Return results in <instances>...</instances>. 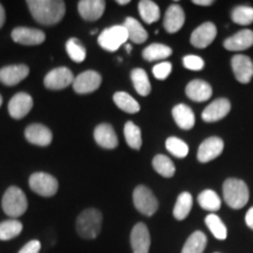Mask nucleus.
I'll return each mask as SVG.
<instances>
[{"mask_svg":"<svg viewBox=\"0 0 253 253\" xmlns=\"http://www.w3.org/2000/svg\"><path fill=\"white\" fill-rule=\"evenodd\" d=\"M27 6L34 20L45 26L60 23L66 13V4L61 0H28Z\"/></svg>","mask_w":253,"mask_h":253,"instance_id":"f257e3e1","label":"nucleus"},{"mask_svg":"<svg viewBox=\"0 0 253 253\" xmlns=\"http://www.w3.org/2000/svg\"><path fill=\"white\" fill-rule=\"evenodd\" d=\"M102 213L97 209H86L77 218V232L84 239H95L102 230Z\"/></svg>","mask_w":253,"mask_h":253,"instance_id":"f03ea898","label":"nucleus"},{"mask_svg":"<svg viewBox=\"0 0 253 253\" xmlns=\"http://www.w3.org/2000/svg\"><path fill=\"white\" fill-rule=\"evenodd\" d=\"M223 196L230 208L239 210L248 204L250 191L245 182L237 178H229L223 184Z\"/></svg>","mask_w":253,"mask_h":253,"instance_id":"7ed1b4c3","label":"nucleus"},{"mask_svg":"<svg viewBox=\"0 0 253 253\" xmlns=\"http://www.w3.org/2000/svg\"><path fill=\"white\" fill-rule=\"evenodd\" d=\"M1 208L12 219L23 216L27 211L28 202L24 191L18 186H9L2 196Z\"/></svg>","mask_w":253,"mask_h":253,"instance_id":"20e7f679","label":"nucleus"},{"mask_svg":"<svg viewBox=\"0 0 253 253\" xmlns=\"http://www.w3.org/2000/svg\"><path fill=\"white\" fill-rule=\"evenodd\" d=\"M132 202L136 210L147 217H151L158 210V201L150 189L144 185L136 186L132 194Z\"/></svg>","mask_w":253,"mask_h":253,"instance_id":"39448f33","label":"nucleus"},{"mask_svg":"<svg viewBox=\"0 0 253 253\" xmlns=\"http://www.w3.org/2000/svg\"><path fill=\"white\" fill-rule=\"evenodd\" d=\"M128 32L123 25L106 28L99 36V45L108 52H115L128 41Z\"/></svg>","mask_w":253,"mask_h":253,"instance_id":"423d86ee","label":"nucleus"},{"mask_svg":"<svg viewBox=\"0 0 253 253\" xmlns=\"http://www.w3.org/2000/svg\"><path fill=\"white\" fill-rule=\"evenodd\" d=\"M30 188L42 197H52L58 192L59 183L55 177L46 172H34L30 177Z\"/></svg>","mask_w":253,"mask_h":253,"instance_id":"0eeeda50","label":"nucleus"},{"mask_svg":"<svg viewBox=\"0 0 253 253\" xmlns=\"http://www.w3.org/2000/svg\"><path fill=\"white\" fill-rule=\"evenodd\" d=\"M74 75L67 67H59L52 69L43 79V84L50 90H61L73 84Z\"/></svg>","mask_w":253,"mask_h":253,"instance_id":"6e6552de","label":"nucleus"},{"mask_svg":"<svg viewBox=\"0 0 253 253\" xmlns=\"http://www.w3.org/2000/svg\"><path fill=\"white\" fill-rule=\"evenodd\" d=\"M102 82L100 73L95 71H86L79 74L73 82V89L78 94H89L99 89Z\"/></svg>","mask_w":253,"mask_h":253,"instance_id":"1a4fd4ad","label":"nucleus"},{"mask_svg":"<svg viewBox=\"0 0 253 253\" xmlns=\"http://www.w3.org/2000/svg\"><path fill=\"white\" fill-rule=\"evenodd\" d=\"M12 39L14 42L25 46L41 45L46 40V34L43 31L31 27H17L12 31Z\"/></svg>","mask_w":253,"mask_h":253,"instance_id":"9d476101","label":"nucleus"},{"mask_svg":"<svg viewBox=\"0 0 253 253\" xmlns=\"http://www.w3.org/2000/svg\"><path fill=\"white\" fill-rule=\"evenodd\" d=\"M130 245L132 253H149L151 245L150 232L144 223H137L132 227Z\"/></svg>","mask_w":253,"mask_h":253,"instance_id":"9b49d317","label":"nucleus"},{"mask_svg":"<svg viewBox=\"0 0 253 253\" xmlns=\"http://www.w3.org/2000/svg\"><path fill=\"white\" fill-rule=\"evenodd\" d=\"M217 37V27L212 23H204L192 32L190 42L196 48H207Z\"/></svg>","mask_w":253,"mask_h":253,"instance_id":"f8f14e48","label":"nucleus"},{"mask_svg":"<svg viewBox=\"0 0 253 253\" xmlns=\"http://www.w3.org/2000/svg\"><path fill=\"white\" fill-rule=\"evenodd\" d=\"M224 142L220 137L212 136L203 141L199 145L197 151V158L201 163H208L217 158L223 153Z\"/></svg>","mask_w":253,"mask_h":253,"instance_id":"ddd939ff","label":"nucleus"},{"mask_svg":"<svg viewBox=\"0 0 253 253\" xmlns=\"http://www.w3.org/2000/svg\"><path fill=\"white\" fill-rule=\"evenodd\" d=\"M32 107H33V99L31 95L21 91L15 94L8 102V113L13 119L20 120L31 112Z\"/></svg>","mask_w":253,"mask_h":253,"instance_id":"4468645a","label":"nucleus"},{"mask_svg":"<svg viewBox=\"0 0 253 253\" xmlns=\"http://www.w3.org/2000/svg\"><path fill=\"white\" fill-rule=\"evenodd\" d=\"M233 74L240 84H249L253 78V61L249 56L237 54L231 60Z\"/></svg>","mask_w":253,"mask_h":253,"instance_id":"2eb2a0df","label":"nucleus"},{"mask_svg":"<svg viewBox=\"0 0 253 253\" xmlns=\"http://www.w3.org/2000/svg\"><path fill=\"white\" fill-rule=\"evenodd\" d=\"M30 74L28 66L23 65H9L0 69V82L6 86H15Z\"/></svg>","mask_w":253,"mask_h":253,"instance_id":"dca6fc26","label":"nucleus"},{"mask_svg":"<svg viewBox=\"0 0 253 253\" xmlns=\"http://www.w3.org/2000/svg\"><path fill=\"white\" fill-rule=\"evenodd\" d=\"M231 103L227 99H217L211 102L202 113V119L205 122H216L224 119L230 113Z\"/></svg>","mask_w":253,"mask_h":253,"instance_id":"f3484780","label":"nucleus"},{"mask_svg":"<svg viewBox=\"0 0 253 253\" xmlns=\"http://www.w3.org/2000/svg\"><path fill=\"white\" fill-rule=\"evenodd\" d=\"M94 140L101 148L115 149L119 145V138L114 128L108 123H102L95 128Z\"/></svg>","mask_w":253,"mask_h":253,"instance_id":"a211bd4d","label":"nucleus"},{"mask_svg":"<svg viewBox=\"0 0 253 253\" xmlns=\"http://www.w3.org/2000/svg\"><path fill=\"white\" fill-rule=\"evenodd\" d=\"M25 137L30 143L39 147H47L53 140V134L48 128L42 125H31L25 130Z\"/></svg>","mask_w":253,"mask_h":253,"instance_id":"6ab92c4d","label":"nucleus"},{"mask_svg":"<svg viewBox=\"0 0 253 253\" xmlns=\"http://www.w3.org/2000/svg\"><path fill=\"white\" fill-rule=\"evenodd\" d=\"M106 1L102 0H81L78 4L79 13L87 21H95L102 17Z\"/></svg>","mask_w":253,"mask_h":253,"instance_id":"aec40b11","label":"nucleus"},{"mask_svg":"<svg viewBox=\"0 0 253 253\" xmlns=\"http://www.w3.org/2000/svg\"><path fill=\"white\" fill-rule=\"evenodd\" d=\"M185 94L190 100L196 101V102H204L212 95V88L207 81L196 79L186 84Z\"/></svg>","mask_w":253,"mask_h":253,"instance_id":"412c9836","label":"nucleus"},{"mask_svg":"<svg viewBox=\"0 0 253 253\" xmlns=\"http://www.w3.org/2000/svg\"><path fill=\"white\" fill-rule=\"evenodd\" d=\"M185 21V13L179 5H171L164 15V28L168 33H176L183 27Z\"/></svg>","mask_w":253,"mask_h":253,"instance_id":"4be33fe9","label":"nucleus"},{"mask_svg":"<svg viewBox=\"0 0 253 253\" xmlns=\"http://www.w3.org/2000/svg\"><path fill=\"white\" fill-rule=\"evenodd\" d=\"M223 46L227 50H245L253 46V31L243 30L236 33L235 36L227 38L224 41Z\"/></svg>","mask_w":253,"mask_h":253,"instance_id":"5701e85b","label":"nucleus"},{"mask_svg":"<svg viewBox=\"0 0 253 253\" xmlns=\"http://www.w3.org/2000/svg\"><path fill=\"white\" fill-rule=\"evenodd\" d=\"M172 118L176 125L184 130H190L195 126V114L186 104H177L172 109Z\"/></svg>","mask_w":253,"mask_h":253,"instance_id":"b1692460","label":"nucleus"},{"mask_svg":"<svg viewBox=\"0 0 253 253\" xmlns=\"http://www.w3.org/2000/svg\"><path fill=\"white\" fill-rule=\"evenodd\" d=\"M123 26L126 27V32H128V39L131 40V42L143 43L148 39V32L144 30V27L140 24V21L136 20L135 18H126Z\"/></svg>","mask_w":253,"mask_h":253,"instance_id":"393cba45","label":"nucleus"},{"mask_svg":"<svg viewBox=\"0 0 253 253\" xmlns=\"http://www.w3.org/2000/svg\"><path fill=\"white\" fill-rule=\"evenodd\" d=\"M135 90L141 96H148L151 93V84L147 72L142 68H135L130 74Z\"/></svg>","mask_w":253,"mask_h":253,"instance_id":"a878e982","label":"nucleus"},{"mask_svg":"<svg viewBox=\"0 0 253 253\" xmlns=\"http://www.w3.org/2000/svg\"><path fill=\"white\" fill-rule=\"evenodd\" d=\"M208 245V238L202 231H195L186 239L181 253H203Z\"/></svg>","mask_w":253,"mask_h":253,"instance_id":"bb28decb","label":"nucleus"},{"mask_svg":"<svg viewBox=\"0 0 253 253\" xmlns=\"http://www.w3.org/2000/svg\"><path fill=\"white\" fill-rule=\"evenodd\" d=\"M192 203H194V199H192L191 194L186 191L182 192L177 197L175 207H173V217L177 220H184L190 214V211L192 209Z\"/></svg>","mask_w":253,"mask_h":253,"instance_id":"cd10ccee","label":"nucleus"},{"mask_svg":"<svg viewBox=\"0 0 253 253\" xmlns=\"http://www.w3.org/2000/svg\"><path fill=\"white\" fill-rule=\"evenodd\" d=\"M113 100L120 109L128 114H136L140 112L141 109L137 101L131 95L126 93V91H118V93H115L113 96Z\"/></svg>","mask_w":253,"mask_h":253,"instance_id":"c85d7f7f","label":"nucleus"},{"mask_svg":"<svg viewBox=\"0 0 253 253\" xmlns=\"http://www.w3.org/2000/svg\"><path fill=\"white\" fill-rule=\"evenodd\" d=\"M138 12L144 23L154 24L161 17V9L156 2L151 0H142L138 2Z\"/></svg>","mask_w":253,"mask_h":253,"instance_id":"c756f323","label":"nucleus"},{"mask_svg":"<svg viewBox=\"0 0 253 253\" xmlns=\"http://www.w3.org/2000/svg\"><path fill=\"white\" fill-rule=\"evenodd\" d=\"M172 54V49L169 46L163 45V43H151L144 48L143 59L147 61H156V60H164L168 59Z\"/></svg>","mask_w":253,"mask_h":253,"instance_id":"7c9ffc66","label":"nucleus"},{"mask_svg":"<svg viewBox=\"0 0 253 253\" xmlns=\"http://www.w3.org/2000/svg\"><path fill=\"white\" fill-rule=\"evenodd\" d=\"M197 201L199 207L207 211H211V212L218 211L221 207V201L219 196L213 190H204V191H202L198 195Z\"/></svg>","mask_w":253,"mask_h":253,"instance_id":"2f4dec72","label":"nucleus"},{"mask_svg":"<svg viewBox=\"0 0 253 253\" xmlns=\"http://www.w3.org/2000/svg\"><path fill=\"white\" fill-rule=\"evenodd\" d=\"M153 167L155 171L160 173L161 176L166 177V178H171L175 175L176 168L175 164L172 163V161L166 155H156L153 160Z\"/></svg>","mask_w":253,"mask_h":253,"instance_id":"473e14b6","label":"nucleus"},{"mask_svg":"<svg viewBox=\"0 0 253 253\" xmlns=\"http://www.w3.org/2000/svg\"><path fill=\"white\" fill-rule=\"evenodd\" d=\"M205 225L210 230L214 238L218 240H225L227 238V229L223 220L216 213H210L205 217Z\"/></svg>","mask_w":253,"mask_h":253,"instance_id":"72a5a7b5","label":"nucleus"},{"mask_svg":"<svg viewBox=\"0 0 253 253\" xmlns=\"http://www.w3.org/2000/svg\"><path fill=\"white\" fill-rule=\"evenodd\" d=\"M125 138L126 144L131 149L140 150L142 147V132L140 126H137L134 122L128 121L125 126Z\"/></svg>","mask_w":253,"mask_h":253,"instance_id":"f704fd0d","label":"nucleus"},{"mask_svg":"<svg viewBox=\"0 0 253 253\" xmlns=\"http://www.w3.org/2000/svg\"><path fill=\"white\" fill-rule=\"evenodd\" d=\"M23 231V224L17 219H8L0 223V240H11Z\"/></svg>","mask_w":253,"mask_h":253,"instance_id":"c9c22d12","label":"nucleus"},{"mask_svg":"<svg viewBox=\"0 0 253 253\" xmlns=\"http://www.w3.org/2000/svg\"><path fill=\"white\" fill-rule=\"evenodd\" d=\"M66 50L73 61L80 63L86 59V48L80 42V40L75 39V38H72L66 42Z\"/></svg>","mask_w":253,"mask_h":253,"instance_id":"e433bc0d","label":"nucleus"},{"mask_svg":"<svg viewBox=\"0 0 253 253\" xmlns=\"http://www.w3.org/2000/svg\"><path fill=\"white\" fill-rule=\"evenodd\" d=\"M166 148L170 154L178 158H184L189 154V147L181 138L171 136L166 141Z\"/></svg>","mask_w":253,"mask_h":253,"instance_id":"4c0bfd02","label":"nucleus"},{"mask_svg":"<svg viewBox=\"0 0 253 253\" xmlns=\"http://www.w3.org/2000/svg\"><path fill=\"white\" fill-rule=\"evenodd\" d=\"M232 20L236 24L243 25H250L253 23V7L251 6H237V7L232 11V15H231Z\"/></svg>","mask_w":253,"mask_h":253,"instance_id":"58836bf2","label":"nucleus"},{"mask_svg":"<svg viewBox=\"0 0 253 253\" xmlns=\"http://www.w3.org/2000/svg\"><path fill=\"white\" fill-rule=\"evenodd\" d=\"M172 65L170 62H161L154 66L153 74L158 80H166L171 74Z\"/></svg>","mask_w":253,"mask_h":253,"instance_id":"ea45409f","label":"nucleus"},{"mask_svg":"<svg viewBox=\"0 0 253 253\" xmlns=\"http://www.w3.org/2000/svg\"><path fill=\"white\" fill-rule=\"evenodd\" d=\"M183 65L190 71H201L204 68V61L201 56L186 55L183 59Z\"/></svg>","mask_w":253,"mask_h":253,"instance_id":"a19ab883","label":"nucleus"},{"mask_svg":"<svg viewBox=\"0 0 253 253\" xmlns=\"http://www.w3.org/2000/svg\"><path fill=\"white\" fill-rule=\"evenodd\" d=\"M40 249H41L40 242L39 240L34 239V240H31V242H28L27 244L25 245L18 253H39Z\"/></svg>","mask_w":253,"mask_h":253,"instance_id":"79ce46f5","label":"nucleus"},{"mask_svg":"<svg viewBox=\"0 0 253 253\" xmlns=\"http://www.w3.org/2000/svg\"><path fill=\"white\" fill-rule=\"evenodd\" d=\"M245 223L250 229L253 230V207L249 209V211L245 214Z\"/></svg>","mask_w":253,"mask_h":253,"instance_id":"37998d69","label":"nucleus"},{"mask_svg":"<svg viewBox=\"0 0 253 253\" xmlns=\"http://www.w3.org/2000/svg\"><path fill=\"white\" fill-rule=\"evenodd\" d=\"M195 5H199V6H210L213 4L212 0H194Z\"/></svg>","mask_w":253,"mask_h":253,"instance_id":"c03bdc74","label":"nucleus"},{"mask_svg":"<svg viewBox=\"0 0 253 253\" xmlns=\"http://www.w3.org/2000/svg\"><path fill=\"white\" fill-rule=\"evenodd\" d=\"M5 19H6V13H5V9L2 7V5L0 4V28L4 26L5 24Z\"/></svg>","mask_w":253,"mask_h":253,"instance_id":"a18cd8bd","label":"nucleus"},{"mask_svg":"<svg viewBox=\"0 0 253 253\" xmlns=\"http://www.w3.org/2000/svg\"><path fill=\"white\" fill-rule=\"evenodd\" d=\"M118 2L119 5H126V4H129V2H130V0H118Z\"/></svg>","mask_w":253,"mask_h":253,"instance_id":"49530a36","label":"nucleus"},{"mask_svg":"<svg viewBox=\"0 0 253 253\" xmlns=\"http://www.w3.org/2000/svg\"><path fill=\"white\" fill-rule=\"evenodd\" d=\"M126 53H130L131 49H132L131 45H129V43H126Z\"/></svg>","mask_w":253,"mask_h":253,"instance_id":"de8ad7c7","label":"nucleus"},{"mask_svg":"<svg viewBox=\"0 0 253 253\" xmlns=\"http://www.w3.org/2000/svg\"><path fill=\"white\" fill-rule=\"evenodd\" d=\"M1 104H2V97L1 95H0V107H1Z\"/></svg>","mask_w":253,"mask_h":253,"instance_id":"09e8293b","label":"nucleus"},{"mask_svg":"<svg viewBox=\"0 0 253 253\" xmlns=\"http://www.w3.org/2000/svg\"><path fill=\"white\" fill-rule=\"evenodd\" d=\"M97 32V30H94V31H91V33L90 34H95Z\"/></svg>","mask_w":253,"mask_h":253,"instance_id":"8fccbe9b","label":"nucleus"}]
</instances>
